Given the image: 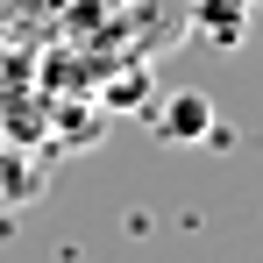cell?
Listing matches in <instances>:
<instances>
[{
    "label": "cell",
    "mask_w": 263,
    "mask_h": 263,
    "mask_svg": "<svg viewBox=\"0 0 263 263\" xmlns=\"http://www.w3.org/2000/svg\"><path fill=\"white\" fill-rule=\"evenodd\" d=\"M157 128L171 135V142H206V135H214V100H206V92H171V100H164V114H157Z\"/></svg>",
    "instance_id": "obj_1"
},
{
    "label": "cell",
    "mask_w": 263,
    "mask_h": 263,
    "mask_svg": "<svg viewBox=\"0 0 263 263\" xmlns=\"http://www.w3.org/2000/svg\"><path fill=\"white\" fill-rule=\"evenodd\" d=\"M192 29L214 50H235L249 36V0H192Z\"/></svg>",
    "instance_id": "obj_2"
},
{
    "label": "cell",
    "mask_w": 263,
    "mask_h": 263,
    "mask_svg": "<svg viewBox=\"0 0 263 263\" xmlns=\"http://www.w3.org/2000/svg\"><path fill=\"white\" fill-rule=\"evenodd\" d=\"M249 7H263V0H249Z\"/></svg>",
    "instance_id": "obj_3"
}]
</instances>
